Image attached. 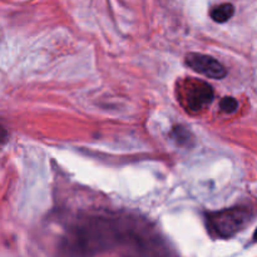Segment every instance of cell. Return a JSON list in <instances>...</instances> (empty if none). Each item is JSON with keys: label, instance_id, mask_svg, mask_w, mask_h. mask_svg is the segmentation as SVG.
<instances>
[{"label": "cell", "instance_id": "obj_1", "mask_svg": "<svg viewBox=\"0 0 257 257\" xmlns=\"http://www.w3.org/2000/svg\"><path fill=\"white\" fill-rule=\"evenodd\" d=\"M253 221V212L247 207H232L206 213V225L211 236L231 238L245 230Z\"/></svg>", "mask_w": 257, "mask_h": 257}, {"label": "cell", "instance_id": "obj_2", "mask_svg": "<svg viewBox=\"0 0 257 257\" xmlns=\"http://www.w3.org/2000/svg\"><path fill=\"white\" fill-rule=\"evenodd\" d=\"M215 93L208 83L201 79H188L181 87L180 100L191 113H197L212 103Z\"/></svg>", "mask_w": 257, "mask_h": 257}, {"label": "cell", "instance_id": "obj_3", "mask_svg": "<svg viewBox=\"0 0 257 257\" xmlns=\"http://www.w3.org/2000/svg\"><path fill=\"white\" fill-rule=\"evenodd\" d=\"M185 62L193 72L211 79H223L227 74L226 68L217 59L210 55L201 54V53H188L185 58Z\"/></svg>", "mask_w": 257, "mask_h": 257}, {"label": "cell", "instance_id": "obj_4", "mask_svg": "<svg viewBox=\"0 0 257 257\" xmlns=\"http://www.w3.org/2000/svg\"><path fill=\"white\" fill-rule=\"evenodd\" d=\"M233 13H235V7L231 3H223V4L216 5L211 9L210 17L213 22L222 24L232 18Z\"/></svg>", "mask_w": 257, "mask_h": 257}, {"label": "cell", "instance_id": "obj_5", "mask_svg": "<svg viewBox=\"0 0 257 257\" xmlns=\"http://www.w3.org/2000/svg\"><path fill=\"white\" fill-rule=\"evenodd\" d=\"M171 137L175 140V142L180 146H188L193 141V136L191 132L182 125H176L171 132Z\"/></svg>", "mask_w": 257, "mask_h": 257}, {"label": "cell", "instance_id": "obj_6", "mask_svg": "<svg viewBox=\"0 0 257 257\" xmlns=\"http://www.w3.org/2000/svg\"><path fill=\"white\" fill-rule=\"evenodd\" d=\"M220 108L226 114H232L237 110L238 103L233 97H225L220 100Z\"/></svg>", "mask_w": 257, "mask_h": 257}, {"label": "cell", "instance_id": "obj_7", "mask_svg": "<svg viewBox=\"0 0 257 257\" xmlns=\"http://www.w3.org/2000/svg\"><path fill=\"white\" fill-rule=\"evenodd\" d=\"M7 142H8V131L0 124V147H3Z\"/></svg>", "mask_w": 257, "mask_h": 257}]
</instances>
